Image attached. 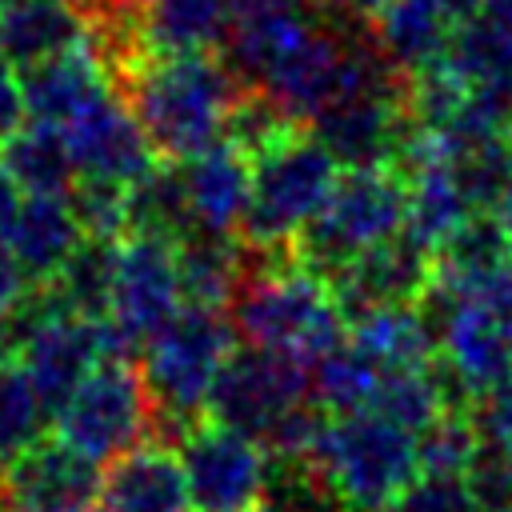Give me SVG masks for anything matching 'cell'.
I'll return each instance as SVG.
<instances>
[{
  "instance_id": "1",
  "label": "cell",
  "mask_w": 512,
  "mask_h": 512,
  "mask_svg": "<svg viewBox=\"0 0 512 512\" xmlns=\"http://www.w3.org/2000/svg\"><path fill=\"white\" fill-rule=\"evenodd\" d=\"M160 160H192L228 136L236 100L248 92L216 52L144 56L112 80Z\"/></svg>"
},
{
  "instance_id": "2",
  "label": "cell",
  "mask_w": 512,
  "mask_h": 512,
  "mask_svg": "<svg viewBox=\"0 0 512 512\" xmlns=\"http://www.w3.org/2000/svg\"><path fill=\"white\" fill-rule=\"evenodd\" d=\"M244 244V276L228 304L240 340L316 364L324 352L344 344V312L332 300L324 276L308 272L292 244Z\"/></svg>"
},
{
  "instance_id": "3",
  "label": "cell",
  "mask_w": 512,
  "mask_h": 512,
  "mask_svg": "<svg viewBox=\"0 0 512 512\" xmlns=\"http://www.w3.org/2000/svg\"><path fill=\"white\" fill-rule=\"evenodd\" d=\"M236 324L228 308L184 304L148 344H144V380L156 404V444L172 436L176 444L208 420V392L224 360L236 352Z\"/></svg>"
},
{
  "instance_id": "4",
  "label": "cell",
  "mask_w": 512,
  "mask_h": 512,
  "mask_svg": "<svg viewBox=\"0 0 512 512\" xmlns=\"http://www.w3.org/2000/svg\"><path fill=\"white\" fill-rule=\"evenodd\" d=\"M404 220H408V180L392 164L340 168L328 200L292 240V252L308 272L328 280L360 252L404 232Z\"/></svg>"
},
{
  "instance_id": "5",
  "label": "cell",
  "mask_w": 512,
  "mask_h": 512,
  "mask_svg": "<svg viewBox=\"0 0 512 512\" xmlns=\"http://www.w3.org/2000/svg\"><path fill=\"white\" fill-rule=\"evenodd\" d=\"M352 512H380L420 476L416 436L372 408L332 416L308 456Z\"/></svg>"
},
{
  "instance_id": "6",
  "label": "cell",
  "mask_w": 512,
  "mask_h": 512,
  "mask_svg": "<svg viewBox=\"0 0 512 512\" xmlns=\"http://www.w3.org/2000/svg\"><path fill=\"white\" fill-rule=\"evenodd\" d=\"M56 436L96 464L156 440V404L136 356H104L56 412Z\"/></svg>"
},
{
  "instance_id": "7",
  "label": "cell",
  "mask_w": 512,
  "mask_h": 512,
  "mask_svg": "<svg viewBox=\"0 0 512 512\" xmlns=\"http://www.w3.org/2000/svg\"><path fill=\"white\" fill-rule=\"evenodd\" d=\"M340 176L336 156L308 132L296 128L252 160V200L240 240L248 244H292L316 216Z\"/></svg>"
},
{
  "instance_id": "8",
  "label": "cell",
  "mask_w": 512,
  "mask_h": 512,
  "mask_svg": "<svg viewBox=\"0 0 512 512\" xmlns=\"http://www.w3.org/2000/svg\"><path fill=\"white\" fill-rule=\"evenodd\" d=\"M308 396H312L308 364L244 344L224 360V368L212 380L208 420L264 444V436Z\"/></svg>"
},
{
  "instance_id": "9",
  "label": "cell",
  "mask_w": 512,
  "mask_h": 512,
  "mask_svg": "<svg viewBox=\"0 0 512 512\" xmlns=\"http://www.w3.org/2000/svg\"><path fill=\"white\" fill-rule=\"evenodd\" d=\"M184 308L180 268H176V240L128 232L116 256V284L108 328L124 356L144 352V344Z\"/></svg>"
},
{
  "instance_id": "10",
  "label": "cell",
  "mask_w": 512,
  "mask_h": 512,
  "mask_svg": "<svg viewBox=\"0 0 512 512\" xmlns=\"http://www.w3.org/2000/svg\"><path fill=\"white\" fill-rule=\"evenodd\" d=\"M180 468L192 512H256L272 456L244 432L204 420L180 440Z\"/></svg>"
},
{
  "instance_id": "11",
  "label": "cell",
  "mask_w": 512,
  "mask_h": 512,
  "mask_svg": "<svg viewBox=\"0 0 512 512\" xmlns=\"http://www.w3.org/2000/svg\"><path fill=\"white\" fill-rule=\"evenodd\" d=\"M104 472L96 460L64 444L60 436H40L12 464L0 468V508L4 512H88L100 500Z\"/></svg>"
},
{
  "instance_id": "12",
  "label": "cell",
  "mask_w": 512,
  "mask_h": 512,
  "mask_svg": "<svg viewBox=\"0 0 512 512\" xmlns=\"http://www.w3.org/2000/svg\"><path fill=\"white\" fill-rule=\"evenodd\" d=\"M104 356H124L108 320H88L76 312H56L48 316L32 340L20 348V368L28 372L44 412L56 420V412L72 400V392L88 380V372Z\"/></svg>"
},
{
  "instance_id": "13",
  "label": "cell",
  "mask_w": 512,
  "mask_h": 512,
  "mask_svg": "<svg viewBox=\"0 0 512 512\" xmlns=\"http://www.w3.org/2000/svg\"><path fill=\"white\" fill-rule=\"evenodd\" d=\"M328 288L348 324L388 304H416L432 288V248H424L408 232H396L336 268L328 276Z\"/></svg>"
},
{
  "instance_id": "14",
  "label": "cell",
  "mask_w": 512,
  "mask_h": 512,
  "mask_svg": "<svg viewBox=\"0 0 512 512\" xmlns=\"http://www.w3.org/2000/svg\"><path fill=\"white\" fill-rule=\"evenodd\" d=\"M328 16L320 0H232L224 60L244 88H260L268 72Z\"/></svg>"
},
{
  "instance_id": "15",
  "label": "cell",
  "mask_w": 512,
  "mask_h": 512,
  "mask_svg": "<svg viewBox=\"0 0 512 512\" xmlns=\"http://www.w3.org/2000/svg\"><path fill=\"white\" fill-rule=\"evenodd\" d=\"M408 124V92H360L316 112L304 128L336 156L340 168H376L392 164Z\"/></svg>"
},
{
  "instance_id": "16",
  "label": "cell",
  "mask_w": 512,
  "mask_h": 512,
  "mask_svg": "<svg viewBox=\"0 0 512 512\" xmlns=\"http://www.w3.org/2000/svg\"><path fill=\"white\" fill-rule=\"evenodd\" d=\"M64 140L72 148L80 176H104V180L136 184L160 164L144 128L136 124L128 104L116 96V88L108 96H100L92 108H84L72 124H64Z\"/></svg>"
},
{
  "instance_id": "17",
  "label": "cell",
  "mask_w": 512,
  "mask_h": 512,
  "mask_svg": "<svg viewBox=\"0 0 512 512\" xmlns=\"http://www.w3.org/2000/svg\"><path fill=\"white\" fill-rule=\"evenodd\" d=\"M180 180L196 232L240 236L252 200V156L232 140L204 148L192 160H180Z\"/></svg>"
},
{
  "instance_id": "18",
  "label": "cell",
  "mask_w": 512,
  "mask_h": 512,
  "mask_svg": "<svg viewBox=\"0 0 512 512\" xmlns=\"http://www.w3.org/2000/svg\"><path fill=\"white\" fill-rule=\"evenodd\" d=\"M108 92H112V76H108L104 60L92 52L88 40L20 72L24 112L32 120L56 124V128L72 124L84 108H92Z\"/></svg>"
},
{
  "instance_id": "19",
  "label": "cell",
  "mask_w": 512,
  "mask_h": 512,
  "mask_svg": "<svg viewBox=\"0 0 512 512\" xmlns=\"http://www.w3.org/2000/svg\"><path fill=\"white\" fill-rule=\"evenodd\" d=\"M100 512H192L180 456L156 440L116 456L100 484Z\"/></svg>"
},
{
  "instance_id": "20",
  "label": "cell",
  "mask_w": 512,
  "mask_h": 512,
  "mask_svg": "<svg viewBox=\"0 0 512 512\" xmlns=\"http://www.w3.org/2000/svg\"><path fill=\"white\" fill-rule=\"evenodd\" d=\"M512 264V232L496 212H472L432 252V284L476 296Z\"/></svg>"
},
{
  "instance_id": "21",
  "label": "cell",
  "mask_w": 512,
  "mask_h": 512,
  "mask_svg": "<svg viewBox=\"0 0 512 512\" xmlns=\"http://www.w3.org/2000/svg\"><path fill=\"white\" fill-rule=\"evenodd\" d=\"M88 40V16L80 0H4L0 4V52L24 72Z\"/></svg>"
},
{
  "instance_id": "22",
  "label": "cell",
  "mask_w": 512,
  "mask_h": 512,
  "mask_svg": "<svg viewBox=\"0 0 512 512\" xmlns=\"http://www.w3.org/2000/svg\"><path fill=\"white\" fill-rule=\"evenodd\" d=\"M80 240L84 232L68 196H28L20 200V212L4 236V248L12 252L28 284H48L64 268V260L76 252Z\"/></svg>"
},
{
  "instance_id": "23",
  "label": "cell",
  "mask_w": 512,
  "mask_h": 512,
  "mask_svg": "<svg viewBox=\"0 0 512 512\" xmlns=\"http://www.w3.org/2000/svg\"><path fill=\"white\" fill-rule=\"evenodd\" d=\"M368 24L388 64L408 80L448 56V40L456 28V20L436 0H388Z\"/></svg>"
},
{
  "instance_id": "24",
  "label": "cell",
  "mask_w": 512,
  "mask_h": 512,
  "mask_svg": "<svg viewBox=\"0 0 512 512\" xmlns=\"http://www.w3.org/2000/svg\"><path fill=\"white\" fill-rule=\"evenodd\" d=\"M136 20L148 56L216 52L228 40L232 0H144Z\"/></svg>"
},
{
  "instance_id": "25",
  "label": "cell",
  "mask_w": 512,
  "mask_h": 512,
  "mask_svg": "<svg viewBox=\"0 0 512 512\" xmlns=\"http://www.w3.org/2000/svg\"><path fill=\"white\" fill-rule=\"evenodd\" d=\"M0 160L12 172V180L20 184V192H28V196H68L80 176L72 148L64 140V128L40 124V120L20 124L0 144Z\"/></svg>"
},
{
  "instance_id": "26",
  "label": "cell",
  "mask_w": 512,
  "mask_h": 512,
  "mask_svg": "<svg viewBox=\"0 0 512 512\" xmlns=\"http://www.w3.org/2000/svg\"><path fill=\"white\" fill-rule=\"evenodd\" d=\"M176 268L184 304L228 308L244 276V244L240 236L188 232L184 240H176Z\"/></svg>"
},
{
  "instance_id": "27",
  "label": "cell",
  "mask_w": 512,
  "mask_h": 512,
  "mask_svg": "<svg viewBox=\"0 0 512 512\" xmlns=\"http://www.w3.org/2000/svg\"><path fill=\"white\" fill-rule=\"evenodd\" d=\"M352 340L380 368H416L440 356V336L420 304H388L352 324Z\"/></svg>"
},
{
  "instance_id": "28",
  "label": "cell",
  "mask_w": 512,
  "mask_h": 512,
  "mask_svg": "<svg viewBox=\"0 0 512 512\" xmlns=\"http://www.w3.org/2000/svg\"><path fill=\"white\" fill-rule=\"evenodd\" d=\"M116 256L120 240H96L84 236L76 252L64 260V268L48 280L60 296V304L88 320H108L112 308V284H116Z\"/></svg>"
},
{
  "instance_id": "29",
  "label": "cell",
  "mask_w": 512,
  "mask_h": 512,
  "mask_svg": "<svg viewBox=\"0 0 512 512\" xmlns=\"http://www.w3.org/2000/svg\"><path fill=\"white\" fill-rule=\"evenodd\" d=\"M384 368L348 336L344 344H336L332 352H324L312 368H308V384H312V400L320 408H328L332 416L344 412H360L372 404V392L380 384Z\"/></svg>"
},
{
  "instance_id": "30",
  "label": "cell",
  "mask_w": 512,
  "mask_h": 512,
  "mask_svg": "<svg viewBox=\"0 0 512 512\" xmlns=\"http://www.w3.org/2000/svg\"><path fill=\"white\" fill-rule=\"evenodd\" d=\"M468 216H472V208H468V200H464V192H460V184H456L448 164H436V168L416 172L408 180V220H404V232L412 240H420L424 248L436 252V244L452 228H460Z\"/></svg>"
},
{
  "instance_id": "31",
  "label": "cell",
  "mask_w": 512,
  "mask_h": 512,
  "mask_svg": "<svg viewBox=\"0 0 512 512\" xmlns=\"http://www.w3.org/2000/svg\"><path fill=\"white\" fill-rule=\"evenodd\" d=\"M368 408L380 412L384 420L400 424L412 436H420L424 428H432L448 412L444 400H440L436 376H432V360L416 364V368H384Z\"/></svg>"
},
{
  "instance_id": "32",
  "label": "cell",
  "mask_w": 512,
  "mask_h": 512,
  "mask_svg": "<svg viewBox=\"0 0 512 512\" xmlns=\"http://www.w3.org/2000/svg\"><path fill=\"white\" fill-rule=\"evenodd\" d=\"M464 80H492L512 76V24L496 20L492 12H472L456 20L448 56H444Z\"/></svg>"
},
{
  "instance_id": "33",
  "label": "cell",
  "mask_w": 512,
  "mask_h": 512,
  "mask_svg": "<svg viewBox=\"0 0 512 512\" xmlns=\"http://www.w3.org/2000/svg\"><path fill=\"white\" fill-rule=\"evenodd\" d=\"M44 420L48 412L20 360L0 356V468L44 436Z\"/></svg>"
},
{
  "instance_id": "34",
  "label": "cell",
  "mask_w": 512,
  "mask_h": 512,
  "mask_svg": "<svg viewBox=\"0 0 512 512\" xmlns=\"http://www.w3.org/2000/svg\"><path fill=\"white\" fill-rule=\"evenodd\" d=\"M268 512H352L336 484L312 460H272L264 504Z\"/></svg>"
},
{
  "instance_id": "35",
  "label": "cell",
  "mask_w": 512,
  "mask_h": 512,
  "mask_svg": "<svg viewBox=\"0 0 512 512\" xmlns=\"http://www.w3.org/2000/svg\"><path fill=\"white\" fill-rule=\"evenodd\" d=\"M128 196H132V184L104 180V176H76L68 204H72L84 236L124 240L128 236Z\"/></svg>"
},
{
  "instance_id": "36",
  "label": "cell",
  "mask_w": 512,
  "mask_h": 512,
  "mask_svg": "<svg viewBox=\"0 0 512 512\" xmlns=\"http://www.w3.org/2000/svg\"><path fill=\"white\" fill-rule=\"evenodd\" d=\"M476 452H480V432L472 424V412H444L432 428L416 436L420 472L432 476H464Z\"/></svg>"
},
{
  "instance_id": "37",
  "label": "cell",
  "mask_w": 512,
  "mask_h": 512,
  "mask_svg": "<svg viewBox=\"0 0 512 512\" xmlns=\"http://www.w3.org/2000/svg\"><path fill=\"white\" fill-rule=\"evenodd\" d=\"M380 512H484L464 476L420 472L404 492H396Z\"/></svg>"
},
{
  "instance_id": "38",
  "label": "cell",
  "mask_w": 512,
  "mask_h": 512,
  "mask_svg": "<svg viewBox=\"0 0 512 512\" xmlns=\"http://www.w3.org/2000/svg\"><path fill=\"white\" fill-rule=\"evenodd\" d=\"M464 480H468V488L484 512H512V456L480 444Z\"/></svg>"
},
{
  "instance_id": "39",
  "label": "cell",
  "mask_w": 512,
  "mask_h": 512,
  "mask_svg": "<svg viewBox=\"0 0 512 512\" xmlns=\"http://www.w3.org/2000/svg\"><path fill=\"white\" fill-rule=\"evenodd\" d=\"M472 424L480 432V444L500 448L504 456H512V376L476 396Z\"/></svg>"
},
{
  "instance_id": "40",
  "label": "cell",
  "mask_w": 512,
  "mask_h": 512,
  "mask_svg": "<svg viewBox=\"0 0 512 512\" xmlns=\"http://www.w3.org/2000/svg\"><path fill=\"white\" fill-rule=\"evenodd\" d=\"M24 124V96H20V76L16 64L0 52V144Z\"/></svg>"
},
{
  "instance_id": "41",
  "label": "cell",
  "mask_w": 512,
  "mask_h": 512,
  "mask_svg": "<svg viewBox=\"0 0 512 512\" xmlns=\"http://www.w3.org/2000/svg\"><path fill=\"white\" fill-rule=\"evenodd\" d=\"M480 296H484V304L492 308V316L500 320V328H504L508 340H512V264H508V268H504Z\"/></svg>"
},
{
  "instance_id": "42",
  "label": "cell",
  "mask_w": 512,
  "mask_h": 512,
  "mask_svg": "<svg viewBox=\"0 0 512 512\" xmlns=\"http://www.w3.org/2000/svg\"><path fill=\"white\" fill-rule=\"evenodd\" d=\"M28 288V280H24V272L16 268V260H12V252L0 244V316L16 304V296Z\"/></svg>"
},
{
  "instance_id": "43",
  "label": "cell",
  "mask_w": 512,
  "mask_h": 512,
  "mask_svg": "<svg viewBox=\"0 0 512 512\" xmlns=\"http://www.w3.org/2000/svg\"><path fill=\"white\" fill-rule=\"evenodd\" d=\"M16 212H20V184L12 180V172H8L4 160H0V244H4V236H8V228H12V220H16Z\"/></svg>"
},
{
  "instance_id": "44",
  "label": "cell",
  "mask_w": 512,
  "mask_h": 512,
  "mask_svg": "<svg viewBox=\"0 0 512 512\" xmlns=\"http://www.w3.org/2000/svg\"><path fill=\"white\" fill-rule=\"evenodd\" d=\"M324 8L340 12V16H356V20H372L388 0H320Z\"/></svg>"
},
{
  "instance_id": "45",
  "label": "cell",
  "mask_w": 512,
  "mask_h": 512,
  "mask_svg": "<svg viewBox=\"0 0 512 512\" xmlns=\"http://www.w3.org/2000/svg\"><path fill=\"white\" fill-rule=\"evenodd\" d=\"M452 20H464V16H472V12H480V4L484 0H436Z\"/></svg>"
},
{
  "instance_id": "46",
  "label": "cell",
  "mask_w": 512,
  "mask_h": 512,
  "mask_svg": "<svg viewBox=\"0 0 512 512\" xmlns=\"http://www.w3.org/2000/svg\"><path fill=\"white\" fill-rule=\"evenodd\" d=\"M480 8H484V12H492L496 20H504V24H512V0H484Z\"/></svg>"
},
{
  "instance_id": "47",
  "label": "cell",
  "mask_w": 512,
  "mask_h": 512,
  "mask_svg": "<svg viewBox=\"0 0 512 512\" xmlns=\"http://www.w3.org/2000/svg\"><path fill=\"white\" fill-rule=\"evenodd\" d=\"M116 4H128V8H140L144 0H116Z\"/></svg>"
},
{
  "instance_id": "48",
  "label": "cell",
  "mask_w": 512,
  "mask_h": 512,
  "mask_svg": "<svg viewBox=\"0 0 512 512\" xmlns=\"http://www.w3.org/2000/svg\"><path fill=\"white\" fill-rule=\"evenodd\" d=\"M256 512H268V508H256Z\"/></svg>"
},
{
  "instance_id": "49",
  "label": "cell",
  "mask_w": 512,
  "mask_h": 512,
  "mask_svg": "<svg viewBox=\"0 0 512 512\" xmlns=\"http://www.w3.org/2000/svg\"><path fill=\"white\" fill-rule=\"evenodd\" d=\"M88 512H96V508H88Z\"/></svg>"
},
{
  "instance_id": "50",
  "label": "cell",
  "mask_w": 512,
  "mask_h": 512,
  "mask_svg": "<svg viewBox=\"0 0 512 512\" xmlns=\"http://www.w3.org/2000/svg\"><path fill=\"white\" fill-rule=\"evenodd\" d=\"M0 4H4V0H0Z\"/></svg>"
}]
</instances>
